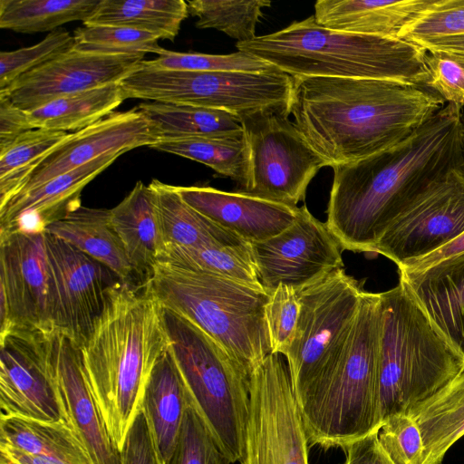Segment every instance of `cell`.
<instances>
[{
	"mask_svg": "<svg viewBox=\"0 0 464 464\" xmlns=\"http://www.w3.org/2000/svg\"><path fill=\"white\" fill-rule=\"evenodd\" d=\"M240 464H309V440L285 358L270 353L249 376Z\"/></svg>",
	"mask_w": 464,
	"mask_h": 464,
	"instance_id": "obj_12",
	"label": "cell"
},
{
	"mask_svg": "<svg viewBox=\"0 0 464 464\" xmlns=\"http://www.w3.org/2000/svg\"><path fill=\"white\" fill-rule=\"evenodd\" d=\"M138 107L157 127L160 140L220 137L243 131L239 119L225 111L155 102H142Z\"/></svg>",
	"mask_w": 464,
	"mask_h": 464,
	"instance_id": "obj_33",
	"label": "cell"
},
{
	"mask_svg": "<svg viewBox=\"0 0 464 464\" xmlns=\"http://www.w3.org/2000/svg\"><path fill=\"white\" fill-rule=\"evenodd\" d=\"M45 233L59 237L109 267L123 282L140 284L113 228L111 210L81 206L51 224Z\"/></svg>",
	"mask_w": 464,
	"mask_h": 464,
	"instance_id": "obj_28",
	"label": "cell"
},
{
	"mask_svg": "<svg viewBox=\"0 0 464 464\" xmlns=\"http://www.w3.org/2000/svg\"><path fill=\"white\" fill-rule=\"evenodd\" d=\"M446 103L424 85L293 76L289 109L305 140L334 168L399 144Z\"/></svg>",
	"mask_w": 464,
	"mask_h": 464,
	"instance_id": "obj_2",
	"label": "cell"
},
{
	"mask_svg": "<svg viewBox=\"0 0 464 464\" xmlns=\"http://www.w3.org/2000/svg\"><path fill=\"white\" fill-rule=\"evenodd\" d=\"M166 464H232L194 408L186 409L179 437Z\"/></svg>",
	"mask_w": 464,
	"mask_h": 464,
	"instance_id": "obj_43",
	"label": "cell"
},
{
	"mask_svg": "<svg viewBox=\"0 0 464 464\" xmlns=\"http://www.w3.org/2000/svg\"><path fill=\"white\" fill-rule=\"evenodd\" d=\"M400 281L464 357V252L421 271L400 272Z\"/></svg>",
	"mask_w": 464,
	"mask_h": 464,
	"instance_id": "obj_23",
	"label": "cell"
},
{
	"mask_svg": "<svg viewBox=\"0 0 464 464\" xmlns=\"http://www.w3.org/2000/svg\"><path fill=\"white\" fill-rule=\"evenodd\" d=\"M251 54L291 76L376 79L424 85L426 51L399 37L335 31L314 15L266 35L237 43Z\"/></svg>",
	"mask_w": 464,
	"mask_h": 464,
	"instance_id": "obj_5",
	"label": "cell"
},
{
	"mask_svg": "<svg viewBox=\"0 0 464 464\" xmlns=\"http://www.w3.org/2000/svg\"><path fill=\"white\" fill-rule=\"evenodd\" d=\"M53 331L81 348L121 280L109 267L68 242L44 233Z\"/></svg>",
	"mask_w": 464,
	"mask_h": 464,
	"instance_id": "obj_13",
	"label": "cell"
},
{
	"mask_svg": "<svg viewBox=\"0 0 464 464\" xmlns=\"http://www.w3.org/2000/svg\"><path fill=\"white\" fill-rule=\"evenodd\" d=\"M121 457V464H162L142 411L128 433Z\"/></svg>",
	"mask_w": 464,
	"mask_h": 464,
	"instance_id": "obj_47",
	"label": "cell"
},
{
	"mask_svg": "<svg viewBox=\"0 0 464 464\" xmlns=\"http://www.w3.org/2000/svg\"><path fill=\"white\" fill-rule=\"evenodd\" d=\"M0 443L63 464H91L75 431L65 420L0 417Z\"/></svg>",
	"mask_w": 464,
	"mask_h": 464,
	"instance_id": "obj_30",
	"label": "cell"
},
{
	"mask_svg": "<svg viewBox=\"0 0 464 464\" xmlns=\"http://www.w3.org/2000/svg\"><path fill=\"white\" fill-rule=\"evenodd\" d=\"M428 79L425 86L447 103L464 109V65L459 57L443 53L426 52Z\"/></svg>",
	"mask_w": 464,
	"mask_h": 464,
	"instance_id": "obj_46",
	"label": "cell"
},
{
	"mask_svg": "<svg viewBox=\"0 0 464 464\" xmlns=\"http://www.w3.org/2000/svg\"><path fill=\"white\" fill-rule=\"evenodd\" d=\"M48 334L14 329L0 335V417L65 420L50 371Z\"/></svg>",
	"mask_w": 464,
	"mask_h": 464,
	"instance_id": "obj_17",
	"label": "cell"
},
{
	"mask_svg": "<svg viewBox=\"0 0 464 464\" xmlns=\"http://www.w3.org/2000/svg\"><path fill=\"white\" fill-rule=\"evenodd\" d=\"M150 148L205 164L236 181L239 190L247 183L249 153L244 130L220 137L160 140Z\"/></svg>",
	"mask_w": 464,
	"mask_h": 464,
	"instance_id": "obj_34",
	"label": "cell"
},
{
	"mask_svg": "<svg viewBox=\"0 0 464 464\" xmlns=\"http://www.w3.org/2000/svg\"><path fill=\"white\" fill-rule=\"evenodd\" d=\"M381 331V295L363 291L340 355L297 401L310 447L344 450L378 432Z\"/></svg>",
	"mask_w": 464,
	"mask_h": 464,
	"instance_id": "obj_4",
	"label": "cell"
},
{
	"mask_svg": "<svg viewBox=\"0 0 464 464\" xmlns=\"http://www.w3.org/2000/svg\"><path fill=\"white\" fill-rule=\"evenodd\" d=\"M450 55H451V54H450ZM455 56L459 57V60L461 61V63H463V65H464V56H459V55H455Z\"/></svg>",
	"mask_w": 464,
	"mask_h": 464,
	"instance_id": "obj_53",
	"label": "cell"
},
{
	"mask_svg": "<svg viewBox=\"0 0 464 464\" xmlns=\"http://www.w3.org/2000/svg\"><path fill=\"white\" fill-rule=\"evenodd\" d=\"M111 210V220L140 284L150 276L158 263L160 238L153 193L138 181Z\"/></svg>",
	"mask_w": 464,
	"mask_h": 464,
	"instance_id": "obj_27",
	"label": "cell"
},
{
	"mask_svg": "<svg viewBox=\"0 0 464 464\" xmlns=\"http://www.w3.org/2000/svg\"><path fill=\"white\" fill-rule=\"evenodd\" d=\"M33 129L27 111L14 105L8 96L0 95V152Z\"/></svg>",
	"mask_w": 464,
	"mask_h": 464,
	"instance_id": "obj_48",
	"label": "cell"
},
{
	"mask_svg": "<svg viewBox=\"0 0 464 464\" xmlns=\"http://www.w3.org/2000/svg\"><path fill=\"white\" fill-rule=\"evenodd\" d=\"M158 263L200 270L248 285L262 286L257 277L251 245L171 247L160 254Z\"/></svg>",
	"mask_w": 464,
	"mask_h": 464,
	"instance_id": "obj_36",
	"label": "cell"
},
{
	"mask_svg": "<svg viewBox=\"0 0 464 464\" xmlns=\"http://www.w3.org/2000/svg\"><path fill=\"white\" fill-rule=\"evenodd\" d=\"M69 134L47 129H33L0 152V208L20 191L36 165Z\"/></svg>",
	"mask_w": 464,
	"mask_h": 464,
	"instance_id": "obj_37",
	"label": "cell"
},
{
	"mask_svg": "<svg viewBox=\"0 0 464 464\" xmlns=\"http://www.w3.org/2000/svg\"><path fill=\"white\" fill-rule=\"evenodd\" d=\"M169 347L161 304L144 284L119 282L80 352L88 387L120 452Z\"/></svg>",
	"mask_w": 464,
	"mask_h": 464,
	"instance_id": "obj_3",
	"label": "cell"
},
{
	"mask_svg": "<svg viewBox=\"0 0 464 464\" xmlns=\"http://www.w3.org/2000/svg\"><path fill=\"white\" fill-rule=\"evenodd\" d=\"M188 14L197 18L199 29L221 31L237 43L256 37V27L263 16V8L270 7L268 0H193L188 1Z\"/></svg>",
	"mask_w": 464,
	"mask_h": 464,
	"instance_id": "obj_38",
	"label": "cell"
},
{
	"mask_svg": "<svg viewBox=\"0 0 464 464\" xmlns=\"http://www.w3.org/2000/svg\"><path fill=\"white\" fill-rule=\"evenodd\" d=\"M379 441L394 464H423L424 442L416 421L406 412L384 419Z\"/></svg>",
	"mask_w": 464,
	"mask_h": 464,
	"instance_id": "obj_44",
	"label": "cell"
},
{
	"mask_svg": "<svg viewBox=\"0 0 464 464\" xmlns=\"http://www.w3.org/2000/svg\"><path fill=\"white\" fill-rule=\"evenodd\" d=\"M0 464H63L56 460L26 453L0 443Z\"/></svg>",
	"mask_w": 464,
	"mask_h": 464,
	"instance_id": "obj_52",
	"label": "cell"
},
{
	"mask_svg": "<svg viewBox=\"0 0 464 464\" xmlns=\"http://www.w3.org/2000/svg\"><path fill=\"white\" fill-rule=\"evenodd\" d=\"M432 0H319L315 22L327 29L398 37L401 29Z\"/></svg>",
	"mask_w": 464,
	"mask_h": 464,
	"instance_id": "obj_25",
	"label": "cell"
},
{
	"mask_svg": "<svg viewBox=\"0 0 464 464\" xmlns=\"http://www.w3.org/2000/svg\"><path fill=\"white\" fill-rule=\"evenodd\" d=\"M101 0H0V27L23 34L54 31L94 13Z\"/></svg>",
	"mask_w": 464,
	"mask_h": 464,
	"instance_id": "obj_35",
	"label": "cell"
},
{
	"mask_svg": "<svg viewBox=\"0 0 464 464\" xmlns=\"http://www.w3.org/2000/svg\"><path fill=\"white\" fill-rule=\"evenodd\" d=\"M464 233V169H455L416 195L392 221L373 253L397 266L431 254Z\"/></svg>",
	"mask_w": 464,
	"mask_h": 464,
	"instance_id": "obj_14",
	"label": "cell"
},
{
	"mask_svg": "<svg viewBox=\"0 0 464 464\" xmlns=\"http://www.w3.org/2000/svg\"><path fill=\"white\" fill-rule=\"evenodd\" d=\"M143 60L144 54H99L72 48L21 75L0 95L32 111L63 96L119 83Z\"/></svg>",
	"mask_w": 464,
	"mask_h": 464,
	"instance_id": "obj_18",
	"label": "cell"
},
{
	"mask_svg": "<svg viewBox=\"0 0 464 464\" xmlns=\"http://www.w3.org/2000/svg\"><path fill=\"white\" fill-rule=\"evenodd\" d=\"M464 34V0H432L411 18L398 37L419 40Z\"/></svg>",
	"mask_w": 464,
	"mask_h": 464,
	"instance_id": "obj_42",
	"label": "cell"
},
{
	"mask_svg": "<svg viewBox=\"0 0 464 464\" xmlns=\"http://www.w3.org/2000/svg\"><path fill=\"white\" fill-rule=\"evenodd\" d=\"M73 49L99 54L160 55L165 49L151 34L121 26L83 24L73 32Z\"/></svg>",
	"mask_w": 464,
	"mask_h": 464,
	"instance_id": "obj_39",
	"label": "cell"
},
{
	"mask_svg": "<svg viewBox=\"0 0 464 464\" xmlns=\"http://www.w3.org/2000/svg\"><path fill=\"white\" fill-rule=\"evenodd\" d=\"M51 374L64 418L84 447L91 464H121L85 380L80 348L67 336L48 334Z\"/></svg>",
	"mask_w": 464,
	"mask_h": 464,
	"instance_id": "obj_20",
	"label": "cell"
},
{
	"mask_svg": "<svg viewBox=\"0 0 464 464\" xmlns=\"http://www.w3.org/2000/svg\"><path fill=\"white\" fill-rule=\"evenodd\" d=\"M164 309L188 319L249 374L271 353L262 287L218 275L157 263L144 282Z\"/></svg>",
	"mask_w": 464,
	"mask_h": 464,
	"instance_id": "obj_6",
	"label": "cell"
},
{
	"mask_svg": "<svg viewBox=\"0 0 464 464\" xmlns=\"http://www.w3.org/2000/svg\"><path fill=\"white\" fill-rule=\"evenodd\" d=\"M300 311L297 293L290 286L279 285L270 295L265 307L271 353L283 356L293 341Z\"/></svg>",
	"mask_w": 464,
	"mask_h": 464,
	"instance_id": "obj_45",
	"label": "cell"
},
{
	"mask_svg": "<svg viewBox=\"0 0 464 464\" xmlns=\"http://www.w3.org/2000/svg\"><path fill=\"white\" fill-rule=\"evenodd\" d=\"M73 45V35L64 29L58 28L34 45L1 52L0 92L5 91L21 75L70 51Z\"/></svg>",
	"mask_w": 464,
	"mask_h": 464,
	"instance_id": "obj_41",
	"label": "cell"
},
{
	"mask_svg": "<svg viewBox=\"0 0 464 464\" xmlns=\"http://www.w3.org/2000/svg\"><path fill=\"white\" fill-rule=\"evenodd\" d=\"M283 110L259 111L240 119L249 169L241 191L271 201L296 206L326 162L311 147Z\"/></svg>",
	"mask_w": 464,
	"mask_h": 464,
	"instance_id": "obj_11",
	"label": "cell"
},
{
	"mask_svg": "<svg viewBox=\"0 0 464 464\" xmlns=\"http://www.w3.org/2000/svg\"><path fill=\"white\" fill-rule=\"evenodd\" d=\"M188 14L183 0H101L83 24L127 27L173 41Z\"/></svg>",
	"mask_w": 464,
	"mask_h": 464,
	"instance_id": "obj_31",
	"label": "cell"
},
{
	"mask_svg": "<svg viewBox=\"0 0 464 464\" xmlns=\"http://www.w3.org/2000/svg\"><path fill=\"white\" fill-rule=\"evenodd\" d=\"M250 245L258 280L269 295L279 285L299 293L343 267L339 242L305 206L281 233Z\"/></svg>",
	"mask_w": 464,
	"mask_h": 464,
	"instance_id": "obj_15",
	"label": "cell"
},
{
	"mask_svg": "<svg viewBox=\"0 0 464 464\" xmlns=\"http://www.w3.org/2000/svg\"><path fill=\"white\" fill-rule=\"evenodd\" d=\"M463 110L446 103L399 144L333 168L326 226L343 249L373 252L392 221L423 188L464 169Z\"/></svg>",
	"mask_w": 464,
	"mask_h": 464,
	"instance_id": "obj_1",
	"label": "cell"
},
{
	"mask_svg": "<svg viewBox=\"0 0 464 464\" xmlns=\"http://www.w3.org/2000/svg\"><path fill=\"white\" fill-rule=\"evenodd\" d=\"M160 140L157 127L139 107L114 111L84 129L71 132L36 165L19 192L72 171L107 153H125L142 146L151 147Z\"/></svg>",
	"mask_w": 464,
	"mask_h": 464,
	"instance_id": "obj_19",
	"label": "cell"
},
{
	"mask_svg": "<svg viewBox=\"0 0 464 464\" xmlns=\"http://www.w3.org/2000/svg\"><path fill=\"white\" fill-rule=\"evenodd\" d=\"M413 44L423 48L426 52L464 56V34L423 39Z\"/></svg>",
	"mask_w": 464,
	"mask_h": 464,
	"instance_id": "obj_51",
	"label": "cell"
},
{
	"mask_svg": "<svg viewBox=\"0 0 464 464\" xmlns=\"http://www.w3.org/2000/svg\"><path fill=\"white\" fill-rule=\"evenodd\" d=\"M125 97L119 83H111L55 99L27 111L34 129L75 132L114 112Z\"/></svg>",
	"mask_w": 464,
	"mask_h": 464,
	"instance_id": "obj_32",
	"label": "cell"
},
{
	"mask_svg": "<svg viewBox=\"0 0 464 464\" xmlns=\"http://www.w3.org/2000/svg\"><path fill=\"white\" fill-rule=\"evenodd\" d=\"M363 291L342 267L297 293L298 321L284 355L296 401L340 355Z\"/></svg>",
	"mask_w": 464,
	"mask_h": 464,
	"instance_id": "obj_10",
	"label": "cell"
},
{
	"mask_svg": "<svg viewBox=\"0 0 464 464\" xmlns=\"http://www.w3.org/2000/svg\"><path fill=\"white\" fill-rule=\"evenodd\" d=\"M164 320L190 405L231 463H240L250 401L249 374L188 319L164 309Z\"/></svg>",
	"mask_w": 464,
	"mask_h": 464,
	"instance_id": "obj_8",
	"label": "cell"
},
{
	"mask_svg": "<svg viewBox=\"0 0 464 464\" xmlns=\"http://www.w3.org/2000/svg\"><path fill=\"white\" fill-rule=\"evenodd\" d=\"M125 99L225 111L241 118L264 110L290 112L293 76L274 70L190 72L145 63L119 82Z\"/></svg>",
	"mask_w": 464,
	"mask_h": 464,
	"instance_id": "obj_9",
	"label": "cell"
},
{
	"mask_svg": "<svg viewBox=\"0 0 464 464\" xmlns=\"http://www.w3.org/2000/svg\"><path fill=\"white\" fill-rule=\"evenodd\" d=\"M464 252V233L459 237L425 256L410 260L398 266L400 272H417L438 262Z\"/></svg>",
	"mask_w": 464,
	"mask_h": 464,
	"instance_id": "obj_50",
	"label": "cell"
},
{
	"mask_svg": "<svg viewBox=\"0 0 464 464\" xmlns=\"http://www.w3.org/2000/svg\"><path fill=\"white\" fill-rule=\"evenodd\" d=\"M124 153H107L67 173L14 196L0 208V237L42 234L82 206L83 188Z\"/></svg>",
	"mask_w": 464,
	"mask_h": 464,
	"instance_id": "obj_21",
	"label": "cell"
},
{
	"mask_svg": "<svg viewBox=\"0 0 464 464\" xmlns=\"http://www.w3.org/2000/svg\"><path fill=\"white\" fill-rule=\"evenodd\" d=\"M144 62L155 68L173 71L261 72L277 70L270 63L239 51L229 54H207L165 49L158 58Z\"/></svg>",
	"mask_w": 464,
	"mask_h": 464,
	"instance_id": "obj_40",
	"label": "cell"
},
{
	"mask_svg": "<svg viewBox=\"0 0 464 464\" xmlns=\"http://www.w3.org/2000/svg\"><path fill=\"white\" fill-rule=\"evenodd\" d=\"M44 233L0 237V335L53 331Z\"/></svg>",
	"mask_w": 464,
	"mask_h": 464,
	"instance_id": "obj_16",
	"label": "cell"
},
{
	"mask_svg": "<svg viewBox=\"0 0 464 464\" xmlns=\"http://www.w3.org/2000/svg\"><path fill=\"white\" fill-rule=\"evenodd\" d=\"M406 413L420 430L425 448L423 464H440L446 452L464 436V368Z\"/></svg>",
	"mask_w": 464,
	"mask_h": 464,
	"instance_id": "obj_29",
	"label": "cell"
},
{
	"mask_svg": "<svg viewBox=\"0 0 464 464\" xmlns=\"http://www.w3.org/2000/svg\"><path fill=\"white\" fill-rule=\"evenodd\" d=\"M188 404L185 382L169 347L151 372L141 409L162 464L173 453Z\"/></svg>",
	"mask_w": 464,
	"mask_h": 464,
	"instance_id": "obj_26",
	"label": "cell"
},
{
	"mask_svg": "<svg viewBox=\"0 0 464 464\" xmlns=\"http://www.w3.org/2000/svg\"><path fill=\"white\" fill-rule=\"evenodd\" d=\"M379 395L382 422L408 412L455 378L464 357L431 323L407 286L380 293Z\"/></svg>",
	"mask_w": 464,
	"mask_h": 464,
	"instance_id": "obj_7",
	"label": "cell"
},
{
	"mask_svg": "<svg viewBox=\"0 0 464 464\" xmlns=\"http://www.w3.org/2000/svg\"><path fill=\"white\" fill-rule=\"evenodd\" d=\"M196 210L252 244L276 236L296 219L300 208L267 200L241 191L210 187L175 186Z\"/></svg>",
	"mask_w": 464,
	"mask_h": 464,
	"instance_id": "obj_22",
	"label": "cell"
},
{
	"mask_svg": "<svg viewBox=\"0 0 464 464\" xmlns=\"http://www.w3.org/2000/svg\"><path fill=\"white\" fill-rule=\"evenodd\" d=\"M149 186L153 193L158 218L160 254L171 247L250 245L188 205L175 186L158 179H152Z\"/></svg>",
	"mask_w": 464,
	"mask_h": 464,
	"instance_id": "obj_24",
	"label": "cell"
},
{
	"mask_svg": "<svg viewBox=\"0 0 464 464\" xmlns=\"http://www.w3.org/2000/svg\"><path fill=\"white\" fill-rule=\"evenodd\" d=\"M343 464H394L382 449L378 432L372 433L344 450Z\"/></svg>",
	"mask_w": 464,
	"mask_h": 464,
	"instance_id": "obj_49",
	"label": "cell"
}]
</instances>
